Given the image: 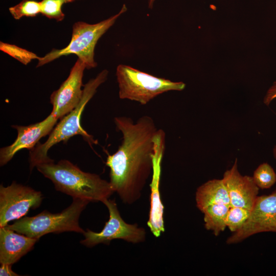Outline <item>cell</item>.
<instances>
[{"label": "cell", "instance_id": "cell-23", "mask_svg": "<svg viewBox=\"0 0 276 276\" xmlns=\"http://www.w3.org/2000/svg\"><path fill=\"white\" fill-rule=\"evenodd\" d=\"M1 276H18L19 274L14 272L12 269V265L1 264L0 267Z\"/></svg>", "mask_w": 276, "mask_h": 276}, {"label": "cell", "instance_id": "cell-15", "mask_svg": "<svg viewBox=\"0 0 276 276\" xmlns=\"http://www.w3.org/2000/svg\"><path fill=\"white\" fill-rule=\"evenodd\" d=\"M195 201L200 211L212 204H224L230 206L229 195L222 179L210 180L200 186L196 191Z\"/></svg>", "mask_w": 276, "mask_h": 276}, {"label": "cell", "instance_id": "cell-2", "mask_svg": "<svg viewBox=\"0 0 276 276\" xmlns=\"http://www.w3.org/2000/svg\"><path fill=\"white\" fill-rule=\"evenodd\" d=\"M54 184L56 190L89 202H103L114 193L109 181L99 175L81 170L66 159L54 160L36 167Z\"/></svg>", "mask_w": 276, "mask_h": 276}, {"label": "cell", "instance_id": "cell-7", "mask_svg": "<svg viewBox=\"0 0 276 276\" xmlns=\"http://www.w3.org/2000/svg\"><path fill=\"white\" fill-rule=\"evenodd\" d=\"M109 212V219L100 232L86 229L83 234L82 245L92 247L100 243L108 245L114 239H122L127 242L137 244L143 242L146 238L144 228L136 224L126 222L121 217L114 199H106L102 202Z\"/></svg>", "mask_w": 276, "mask_h": 276}, {"label": "cell", "instance_id": "cell-14", "mask_svg": "<svg viewBox=\"0 0 276 276\" xmlns=\"http://www.w3.org/2000/svg\"><path fill=\"white\" fill-rule=\"evenodd\" d=\"M39 240L0 227V263L12 265L31 250Z\"/></svg>", "mask_w": 276, "mask_h": 276}, {"label": "cell", "instance_id": "cell-12", "mask_svg": "<svg viewBox=\"0 0 276 276\" xmlns=\"http://www.w3.org/2000/svg\"><path fill=\"white\" fill-rule=\"evenodd\" d=\"M58 119L51 113L43 120L28 126L12 125L17 135L11 145L0 150V165L3 166L10 161L15 154L23 149L31 150L43 137L49 134L57 123Z\"/></svg>", "mask_w": 276, "mask_h": 276}, {"label": "cell", "instance_id": "cell-11", "mask_svg": "<svg viewBox=\"0 0 276 276\" xmlns=\"http://www.w3.org/2000/svg\"><path fill=\"white\" fill-rule=\"evenodd\" d=\"M85 68L84 62L78 58L67 79L51 94L50 103L53 108L51 113L58 120L71 112L80 102L83 94L81 87Z\"/></svg>", "mask_w": 276, "mask_h": 276}, {"label": "cell", "instance_id": "cell-5", "mask_svg": "<svg viewBox=\"0 0 276 276\" xmlns=\"http://www.w3.org/2000/svg\"><path fill=\"white\" fill-rule=\"evenodd\" d=\"M127 10L126 6L124 4L117 14L98 23L75 22L73 26L72 38L68 44L62 49H53L44 56L40 57L36 67L70 54L77 55L84 62L86 69L96 67L97 64L94 60V51L98 40Z\"/></svg>", "mask_w": 276, "mask_h": 276}, {"label": "cell", "instance_id": "cell-20", "mask_svg": "<svg viewBox=\"0 0 276 276\" xmlns=\"http://www.w3.org/2000/svg\"><path fill=\"white\" fill-rule=\"evenodd\" d=\"M250 210L245 208L230 206L226 221V227L232 232H236L247 221L250 216Z\"/></svg>", "mask_w": 276, "mask_h": 276}, {"label": "cell", "instance_id": "cell-17", "mask_svg": "<svg viewBox=\"0 0 276 276\" xmlns=\"http://www.w3.org/2000/svg\"><path fill=\"white\" fill-rule=\"evenodd\" d=\"M252 177L256 185L261 189H269L276 182V173L267 163L260 164L255 170Z\"/></svg>", "mask_w": 276, "mask_h": 276}, {"label": "cell", "instance_id": "cell-18", "mask_svg": "<svg viewBox=\"0 0 276 276\" xmlns=\"http://www.w3.org/2000/svg\"><path fill=\"white\" fill-rule=\"evenodd\" d=\"M9 11L16 20L22 17H35L41 13V3L35 0H22L9 8Z\"/></svg>", "mask_w": 276, "mask_h": 276}, {"label": "cell", "instance_id": "cell-10", "mask_svg": "<svg viewBox=\"0 0 276 276\" xmlns=\"http://www.w3.org/2000/svg\"><path fill=\"white\" fill-rule=\"evenodd\" d=\"M166 134L159 129L153 137L154 152L150 187V207L147 225L155 237H159L165 232L164 210L159 185L162 163L165 150Z\"/></svg>", "mask_w": 276, "mask_h": 276}, {"label": "cell", "instance_id": "cell-6", "mask_svg": "<svg viewBox=\"0 0 276 276\" xmlns=\"http://www.w3.org/2000/svg\"><path fill=\"white\" fill-rule=\"evenodd\" d=\"M116 76L119 85V95L127 99L147 104L150 101L165 92L181 91L186 84L182 82H173L156 77L126 65L117 67Z\"/></svg>", "mask_w": 276, "mask_h": 276}, {"label": "cell", "instance_id": "cell-19", "mask_svg": "<svg viewBox=\"0 0 276 276\" xmlns=\"http://www.w3.org/2000/svg\"><path fill=\"white\" fill-rule=\"evenodd\" d=\"M79 0H41V14L51 19L61 21L64 18L62 7L64 4Z\"/></svg>", "mask_w": 276, "mask_h": 276}, {"label": "cell", "instance_id": "cell-3", "mask_svg": "<svg viewBox=\"0 0 276 276\" xmlns=\"http://www.w3.org/2000/svg\"><path fill=\"white\" fill-rule=\"evenodd\" d=\"M108 72L104 70L96 78L90 79L84 86L82 99L78 105L69 113L60 119L43 143H38L29 152L30 169L32 171L39 164L53 160L48 155L49 149L61 142H66L71 137L80 135L91 145L97 144L93 136L82 127L81 118L84 108L96 93L98 87L107 79Z\"/></svg>", "mask_w": 276, "mask_h": 276}, {"label": "cell", "instance_id": "cell-21", "mask_svg": "<svg viewBox=\"0 0 276 276\" xmlns=\"http://www.w3.org/2000/svg\"><path fill=\"white\" fill-rule=\"evenodd\" d=\"M0 50L25 65L28 64L32 60H38L40 58L32 52L16 45L3 42L0 43Z\"/></svg>", "mask_w": 276, "mask_h": 276}, {"label": "cell", "instance_id": "cell-24", "mask_svg": "<svg viewBox=\"0 0 276 276\" xmlns=\"http://www.w3.org/2000/svg\"><path fill=\"white\" fill-rule=\"evenodd\" d=\"M155 0H149L148 1V6L149 8H152L153 7V4Z\"/></svg>", "mask_w": 276, "mask_h": 276}, {"label": "cell", "instance_id": "cell-9", "mask_svg": "<svg viewBox=\"0 0 276 276\" xmlns=\"http://www.w3.org/2000/svg\"><path fill=\"white\" fill-rule=\"evenodd\" d=\"M263 232L276 233V188L269 195L258 197L247 221L226 243H237Z\"/></svg>", "mask_w": 276, "mask_h": 276}, {"label": "cell", "instance_id": "cell-4", "mask_svg": "<svg viewBox=\"0 0 276 276\" xmlns=\"http://www.w3.org/2000/svg\"><path fill=\"white\" fill-rule=\"evenodd\" d=\"M89 202L86 200L73 198L70 205L60 213H52L45 210L32 217H23L5 227L38 240L49 233L74 232L83 234L85 231L80 226L79 219Z\"/></svg>", "mask_w": 276, "mask_h": 276}, {"label": "cell", "instance_id": "cell-25", "mask_svg": "<svg viewBox=\"0 0 276 276\" xmlns=\"http://www.w3.org/2000/svg\"><path fill=\"white\" fill-rule=\"evenodd\" d=\"M272 153H273V157L276 160V145H275L273 147V150H272Z\"/></svg>", "mask_w": 276, "mask_h": 276}, {"label": "cell", "instance_id": "cell-8", "mask_svg": "<svg viewBox=\"0 0 276 276\" xmlns=\"http://www.w3.org/2000/svg\"><path fill=\"white\" fill-rule=\"evenodd\" d=\"M43 195L40 191L13 181L10 185L0 186V227L24 216L31 209L41 204Z\"/></svg>", "mask_w": 276, "mask_h": 276}, {"label": "cell", "instance_id": "cell-1", "mask_svg": "<svg viewBox=\"0 0 276 276\" xmlns=\"http://www.w3.org/2000/svg\"><path fill=\"white\" fill-rule=\"evenodd\" d=\"M114 122L123 139L117 151L107 157L109 182L123 203L132 204L140 198L152 175L153 137L158 129L148 116L136 122L129 117H117Z\"/></svg>", "mask_w": 276, "mask_h": 276}, {"label": "cell", "instance_id": "cell-22", "mask_svg": "<svg viewBox=\"0 0 276 276\" xmlns=\"http://www.w3.org/2000/svg\"><path fill=\"white\" fill-rule=\"evenodd\" d=\"M275 99H276V81L273 82L267 91L263 99V103L266 106H268Z\"/></svg>", "mask_w": 276, "mask_h": 276}, {"label": "cell", "instance_id": "cell-16", "mask_svg": "<svg viewBox=\"0 0 276 276\" xmlns=\"http://www.w3.org/2000/svg\"><path fill=\"white\" fill-rule=\"evenodd\" d=\"M230 206L224 204L209 205L201 212L203 214L205 228L211 231L216 236L223 232L226 227V221Z\"/></svg>", "mask_w": 276, "mask_h": 276}, {"label": "cell", "instance_id": "cell-13", "mask_svg": "<svg viewBox=\"0 0 276 276\" xmlns=\"http://www.w3.org/2000/svg\"><path fill=\"white\" fill-rule=\"evenodd\" d=\"M222 180L228 192L230 206L241 207L251 211L258 197L259 188L252 177L240 173L237 158L231 168L224 172Z\"/></svg>", "mask_w": 276, "mask_h": 276}]
</instances>
